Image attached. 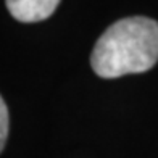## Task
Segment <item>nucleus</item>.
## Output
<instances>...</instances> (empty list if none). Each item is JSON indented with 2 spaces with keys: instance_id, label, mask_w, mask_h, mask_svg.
I'll return each instance as SVG.
<instances>
[{
  "instance_id": "obj_3",
  "label": "nucleus",
  "mask_w": 158,
  "mask_h": 158,
  "mask_svg": "<svg viewBox=\"0 0 158 158\" xmlns=\"http://www.w3.org/2000/svg\"><path fill=\"white\" fill-rule=\"evenodd\" d=\"M8 127H10V116H8V108H6L5 100L0 95V152L5 147L6 137H8Z\"/></svg>"
},
{
  "instance_id": "obj_1",
  "label": "nucleus",
  "mask_w": 158,
  "mask_h": 158,
  "mask_svg": "<svg viewBox=\"0 0 158 158\" xmlns=\"http://www.w3.org/2000/svg\"><path fill=\"white\" fill-rule=\"evenodd\" d=\"M158 61V23L145 16L123 18L106 29L92 50L90 66L105 79L145 73Z\"/></svg>"
},
{
  "instance_id": "obj_2",
  "label": "nucleus",
  "mask_w": 158,
  "mask_h": 158,
  "mask_svg": "<svg viewBox=\"0 0 158 158\" xmlns=\"http://www.w3.org/2000/svg\"><path fill=\"white\" fill-rule=\"evenodd\" d=\"M58 6L56 0H8L6 8L11 16L21 23H35L44 21Z\"/></svg>"
}]
</instances>
